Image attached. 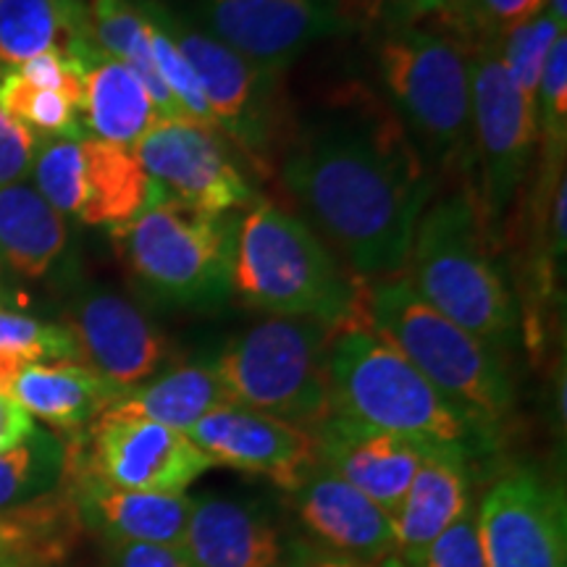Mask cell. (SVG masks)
Returning a JSON list of instances; mask_svg holds the SVG:
<instances>
[{
  "label": "cell",
  "mask_w": 567,
  "mask_h": 567,
  "mask_svg": "<svg viewBox=\"0 0 567 567\" xmlns=\"http://www.w3.org/2000/svg\"><path fill=\"white\" fill-rule=\"evenodd\" d=\"M281 176L354 276L402 271L434 182L408 126L379 97L360 90L334 97L287 140Z\"/></svg>",
  "instance_id": "1"
},
{
  "label": "cell",
  "mask_w": 567,
  "mask_h": 567,
  "mask_svg": "<svg viewBox=\"0 0 567 567\" xmlns=\"http://www.w3.org/2000/svg\"><path fill=\"white\" fill-rule=\"evenodd\" d=\"M326 368L334 415L417 442L457 446L467 455L492 446L494 434L425 381L405 354L375 331L371 313L331 331Z\"/></svg>",
  "instance_id": "2"
},
{
  "label": "cell",
  "mask_w": 567,
  "mask_h": 567,
  "mask_svg": "<svg viewBox=\"0 0 567 567\" xmlns=\"http://www.w3.org/2000/svg\"><path fill=\"white\" fill-rule=\"evenodd\" d=\"M234 292L250 308L308 318L331 331L368 316L365 281L337 264L308 224L258 200L237 224Z\"/></svg>",
  "instance_id": "3"
},
{
  "label": "cell",
  "mask_w": 567,
  "mask_h": 567,
  "mask_svg": "<svg viewBox=\"0 0 567 567\" xmlns=\"http://www.w3.org/2000/svg\"><path fill=\"white\" fill-rule=\"evenodd\" d=\"M408 260L415 292L467 334L492 350L515 337V295L494 264L492 237L471 189L425 205Z\"/></svg>",
  "instance_id": "4"
},
{
  "label": "cell",
  "mask_w": 567,
  "mask_h": 567,
  "mask_svg": "<svg viewBox=\"0 0 567 567\" xmlns=\"http://www.w3.org/2000/svg\"><path fill=\"white\" fill-rule=\"evenodd\" d=\"M126 271L142 295L172 308L208 310L234 295L237 221L197 210L151 182L130 224L113 229Z\"/></svg>",
  "instance_id": "5"
},
{
  "label": "cell",
  "mask_w": 567,
  "mask_h": 567,
  "mask_svg": "<svg viewBox=\"0 0 567 567\" xmlns=\"http://www.w3.org/2000/svg\"><path fill=\"white\" fill-rule=\"evenodd\" d=\"M368 313L381 337L413 363L457 410L494 434L515 400L505 363L415 292L408 274H392L368 292Z\"/></svg>",
  "instance_id": "6"
},
{
  "label": "cell",
  "mask_w": 567,
  "mask_h": 567,
  "mask_svg": "<svg viewBox=\"0 0 567 567\" xmlns=\"http://www.w3.org/2000/svg\"><path fill=\"white\" fill-rule=\"evenodd\" d=\"M379 76L400 122L413 130L444 168L473 155L471 48L423 24L386 27L375 48Z\"/></svg>",
  "instance_id": "7"
},
{
  "label": "cell",
  "mask_w": 567,
  "mask_h": 567,
  "mask_svg": "<svg viewBox=\"0 0 567 567\" xmlns=\"http://www.w3.org/2000/svg\"><path fill=\"white\" fill-rule=\"evenodd\" d=\"M329 339V326L274 316L234 337L210 365L234 405L313 431L331 415Z\"/></svg>",
  "instance_id": "8"
},
{
  "label": "cell",
  "mask_w": 567,
  "mask_h": 567,
  "mask_svg": "<svg viewBox=\"0 0 567 567\" xmlns=\"http://www.w3.org/2000/svg\"><path fill=\"white\" fill-rule=\"evenodd\" d=\"M153 3L163 27L193 66L218 132L229 134L234 145L260 172H271L281 132L279 97H276L279 74L255 66L221 40L200 30L195 21L168 11L158 0Z\"/></svg>",
  "instance_id": "9"
},
{
  "label": "cell",
  "mask_w": 567,
  "mask_h": 567,
  "mask_svg": "<svg viewBox=\"0 0 567 567\" xmlns=\"http://www.w3.org/2000/svg\"><path fill=\"white\" fill-rule=\"evenodd\" d=\"M471 126L481 172L476 200L494 243L538 140L536 109L509 80L496 45L471 48Z\"/></svg>",
  "instance_id": "10"
},
{
  "label": "cell",
  "mask_w": 567,
  "mask_h": 567,
  "mask_svg": "<svg viewBox=\"0 0 567 567\" xmlns=\"http://www.w3.org/2000/svg\"><path fill=\"white\" fill-rule=\"evenodd\" d=\"M189 21L274 74L358 24L339 0H193Z\"/></svg>",
  "instance_id": "11"
},
{
  "label": "cell",
  "mask_w": 567,
  "mask_h": 567,
  "mask_svg": "<svg viewBox=\"0 0 567 567\" xmlns=\"http://www.w3.org/2000/svg\"><path fill=\"white\" fill-rule=\"evenodd\" d=\"M210 467L213 460L184 431L109 410L92 421L87 473L116 488L184 494Z\"/></svg>",
  "instance_id": "12"
},
{
  "label": "cell",
  "mask_w": 567,
  "mask_h": 567,
  "mask_svg": "<svg viewBox=\"0 0 567 567\" xmlns=\"http://www.w3.org/2000/svg\"><path fill=\"white\" fill-rule=\"evenodd\" d=\"M476 520L484 567H567L565 496L536 471L496 481Z\"/></svg>",
  "instance_id": "13"
},
{
  "label": "cell",
  "mask_w": 567,
  "mask_h": 567,
  "mask_svg": "<svg viewBox=\"0 0 567 567\" xmlns=\"http://www.w3.org/2000/svg\"><path fill=\"white\" fill-rule=\"evenodd\" d=\"M147 179L176 200L224 216L252 200V187L218 132L193 122H155L134 145Z\"/></svg>",
  "instance_id": "14"
},
{
  "label": "cell",
  "mask_w": 567,
  "mask_h": 567,
  "mask_svg": "<svg viewBox=\"0 0 567 567\" xmlns=\"http://www.w3.org/2000/svg\"><path fill=\"white\" fill-rule=\"evenodd\" d=\"M66 329L80 363L122 389L145 384L174 358L172 339L111 289H87L71 310Z\"/></svg>",
  "instance_id": "15"
},
{
  "label": "cell",
  "mask_w": 567,
  "mask_h": 567,
  "mask_svg": "<svg viewBox=\"0 0 567 567\" xmlns=\"http://www.w3.org/2000/svg\"><path fill=\"white\" fill-rule=\"evenodd\" d=\"M187 436L213 460L234 471L258 473L295 492L318 465L308 429L243 405H224L200 417Z\"/></svg>",
  "instance_id": "16"
},
{
  "label": "cell",
  "mask_w": 567,
  "mask_h": 567,
  "mask_svg": "<svg viewBox=\"0 0 567 567\" xmlns=\"http://www.w3.org/2000/svg\"><path fill=\"white\" fill-rule=\"evenodd\" d=\"M318 463L363 492L389 515L396 513L413 484L425 444L331 413L310 431Z\"/></svg>",
  "instance_id": "17"
},
{
  "label": "cell",
  "mask_w": 567,
  "mask_h": 567,
  "mask_svg": "<svg viewBox=\"0 0 567 567\" xmlns=\"http://www.w3.org/2000/svg\"><path fill=\"white\" fill-rule=\"evenodd\" d=\"M302 526L334 555L375 559L394 555L392 515L318 463L295 488Z\"/></svg>",
  "instance_id": "18"
},
{
  "label": "cell",
  "mask_w": 567,
  "mask_h": 567,
  "mask_svg": "<svg viewBox=\"0 0 567 567\" xmlns=\"http://www.w3.org/2000/svg\"><path fill=\"white\" fill-rule=\"evenodd\" d=\"M467 452L425 444L413 484L392 515L394 555L405 567H421L425 551L471 507Z\"/></svg>",
  "instance_id": "19"
},
{
  "label": "cell",
  "mask_w": 567,
  "mask_h": 567,
  "mask_svg": "<svg viewBox=\"0 0 567 567\" xmlns=\"http://www.w3.org/2000/svg\"><path fill=\"white\" fill-rule=\"evenodd\" d=\"M184 551L195 567H287L279 528L250 502L229 496H193Z\"/></svg>",
  "instance_id": "20"
},
{
  "label": "cell",
  "mask_w": 567,
  "mask_h": 567,
  "mask_svg": "<svg viewBox=\"0 0 567 567\" xmlns=\"http://www.w3.org/2000/svg\"><path fill=\"white\" fill-rule=\"evenodd\" d=\"M80 513L111 544H163L182 547L193 496L116 488L84 471Z\"/></svg>",
  "instance_id": "21"
},
{
  "label": "cell",
  "mask_w": 567,
  "mask_h": 567,
  "mask_svg": "<svg viewBox=\"0 0 567 567\" xmlns=\"http://www.w3.org/2000/svg\"><path fill=\"white\" fill-rule=\"evenodd\" d=\"M53 48L87 69L105 59L90 42L84 0H0V66L17 69Z\"/></svg>",
  "instance_id": "22"
},
{
  "label": "cell",
  "mask_w": 567,
  "mask_h": 567,
  "mask_svg": "<svg viewBox=\"0 0 567 567\" xmlns=\"http://www.w3.org/2000/svg\"><path fill=\"white\" fill-rule=\"evenodd\" d=\"M124 392L82 363H30L19 371L9 396L32 417L74 431L101 417Z\"/></svg>",
  "instance_id": "23"
},
{
  "label": "cell",
  "mask_w": 567,
  "mask_h": 567,
  "mask_svg": "<svg viewBox=\"0 0 567 567\" xmlns=\"http://www.w3.org/2000/svg\"><path fill=\"white\" fill-rule=\"evenodd\" d=\"M224 405H234V402L218 373L210 363H195L174 368L158 379L126 389L109 408V413L145 417V421L187 434L200 417Z\"/></svg>",
  "instance_id": "24"
},
{
  "label": "cell",
  "mask_w": 567,
  "mask_h": 567,
  "mask_svg": "<svg viewBox=\"0 0 567 567\" xmlns=\"http://www.w3.org/2000/svg\"><path fill=\"white\" fill-rule=\"evenodd\" d=\"M66 224L30 184L0 189V255L13 271L40 279L66 250Z\"/></svg>",
  "instance_id": "25"
},
{
  "label": "cell",
  "mask_w": 567,
  "mask_h": 567,
  "mask_svg": "<svg viewBox=\"0 0 567 567\" xmlns=\"http://www.w3.org/2000/svg\"><path fill=\"white\" fill-rule=\"evenodd\" d=\"M155 122L151 95L126 63L113 59L92 63L82 95V124L90 137L134 151Z\"/></svg>",
  "instance_id": "26"
},
{
  "label": "cell",
  "mask_w": 567,
  "mask_h": 567,
  "mask_svg": "<svg viewBox=\"0 0 567 567\" xmlns=\"http://www.w3.org/2000/svg\"><path fill=\"white\" fill-rule=\"evenodd\" d=\"M84 208L80 221L90 226H118L130 224L147 200L145 168L130 147L111 142L84 137Z\"/></svg>",
  "instance_id": "27"
},
{
  "label": "cell",
  "mask_w": 567,
  "mask_h": 567,
  "mask_svg": "<svg viewBox=\"0 0 567 567\" xmlns=\"http://www.w3.org/2000/svg\"><path fill=\"white\" fill-rule=\"evenodd\" d=\"M63 471L66 446L61 439L38 429L17 450L0 455V509L40 502L59 486Z\"/></svg>",
  "instance_id": "28"
},
{
  "label": "cell",
  "mask_w": 567,
  "mask_h": 567,
  "mask_svg": "<svg viewBox=\"0 0 567 567\" xmlns=\"http://www.w3.org/2000/svg\"><path fill=\"white\" fill-rule=\"evenodd\" d=\"M0 111L13 122L27 126L40 140H84L80 105L66 95L34 87L17 69H6L0 76Z\"/></svg>",
  "instance_id": "29"
},
{
  "label": "cell",
  "mask_w": 567,
  "mask_h": 567,
  "mask_svg": "<svg viewBox=\"0 0 567 567\" xmlns=\"http://www.w3.org/2000/svg\"><path fill=\"white\" fill-rule=\"evenodd\" d=\"M134 6H137L140 17L147 27V42H151V55L161 80L166 82V87L172 90V95L179 101L184 113L189 116V122L200 124L210 132H218L216 118H213L208 103H205L200 82H197L193 66L184 59L179 45H176L174 38L158 19V13H155L153 0H134Z\"/></svg>",
  "instance_id": "30"
},
{
  "label": "cell",
  "mask_w": 567,
  "mask_h": 567,
  "mask_svg": "<svg viewBox=\"0 0 567 567\" xmlns=\"http://www.w3.org/2000/svg\"><path fill=\"white\" fill-rule=\"evenodd\" d=\"M34 189L66 216L84 208V153L82 140H40L34 153Z\"/></svg>",
  "instance_id": "31"
},
{
  "label": "cell",
  "mask_w": 567,
  "mask_h": 567,
  "mask_svg": "<svg viewBox=\"0 0 567 567\" xmlns=\"http://www.w3.org/2000/svg\"><path fill=\"white\" fill-rule=\"evenodd\" d=\"M544 3L547 0H463L455 17L446 21L442 30L455 34L467 48H499L505 34L538 17Z\"/></svg>",
  "instance_id": "32"
},
{
  "label": "cell",
  "mask_w": 567,
  "mask_h": 567,
  "mask_svg": "<svg viewBox=\"0 0 567 567\" xmlns=\"http://www.w3.org/2000/svg\"><path fill=\"white\" fill-rule=\"evenodd\" d=\"M559 34H565L563 27H559L547 11H542L538 17L528 19L526 24L507 32L505 40L499 42V55L509 80L515 82V87L523 92V97H526L534 109L544 61H547L551 45H555Z\"/></svg>",
  "instance_id": "33"
},
{
  "label": "cell",
  "mask_w": 567,
  "mask_h": 567,
  "mask_svg": "<svg viewBox=\"0 0 567 567\" xmlns=\"http://www.w3.org/2000/svg\"><path fill=\"white\" fill-rule=\"evenodd\" d=\"M0 354H11L24 363H80L76 342L66 326L9 310H0Z\"/></svg>",
  "instance_id": "34"
},
{
  "label": "cell",
  "mask_w": 567,
  "mask_h": 567,
  "mask_svg": "<svg viewBox=\"0 0 567 567\" xmlns=\"http://www.w3.org/2000/svg\"><path fill=\"white\" fill-rule=\"evenodd\" d=\"M536 124L551 163H563L567 142V38L559 34L544 61L536 90Z\"/></svg>",
  "instance_id": "35"
},
{
  "label": "cell",
  "mask_w": 567,
  "mask_h": 567,
  "mask_svg": "<svg viewBox=\"0 0 567 567\" xmlns=\"http://www.w3.org/2000/svg\"><path fill=\"white\" fill-rule=\"evenodd\" d=\"M61 509L51 505H21L0 509V559L53 547V528Z\"/></svg>",
  "instance_id": "36"
},
{
  "label": "cell",
  "mask_w": 567,
  "mask_h": 567,
  "mask_svg": "<svg viewBox=\"0 0 567 567\" xmlns=\"http://www.w3.org/2000/svg\"><path fill=\"white\" fill-rule=\"evenodd\" d=\"M17 71L24 76L27 82L34 84L40 90H51L66 95L71 103L80 105L82 111V95H84V74H87V66L74 55L61 51V48H53V51H45L34 59L24 61Z\"/></svg>",
  "instance_id": "37"
},
{
  "label": "cell",
  "mask_w": 567,
  "mask_h": 567,
  "mask_svg": "<svg viewBox=\"0 0 567 567\" xmlns=\"http://www.w3.org/2000/svg\"><path fill=\"white\" fill-rule=\"evenodd\" d=\"M421 567H484L476 509L467 507L425 551Z\"/></svg>",
  "instance_id": "38"
},
{
  "label": "cell",
  "mask_w": 567,
  "mask_h": 567,
  "mask_svg": "<svg viewBox=\"0 0 567 567\" xmlns=\"http://www.w3.org/2000/svg\"><path fill=\"white\" fill-rule=\"evenodd\" d=\"M463 0H371L365 19L384 21V27H408L434 19L436 30L455 17Z\"/></svg>",
  "instance_id": "39"
},
{
  "label": "cell",
  "mask_w": 567,
  "mask_h": 567,
  "mask_svg": "<svg viewBox=\"0 0 567 567\" xmlns=\"http://www.w3.org/2000/svg\"><path fill=\"white\" fill-rule=\"evenodd\" d=\"M40 137L0 111V189L32 172Z\"/></svg>",
  "instance_id": "40"
},
{
  "label": "cell",
  "mask_w": 567,
  "mask_h": 567,
  "mask_svg": "<svg viewBox=\"0 0 567 567\" xmlns=\"http://www.w3.org/2000/svg\"><path fill=\"white\" fill-rule=\"evenodd\" d=\"M113 567H195L184 547L163 544H113Z\"/></svg>",
  "instance_id": "41"
},
{
  "label": "cell",
  "mask_w": 567,
  "mask_h": 567,
  "mask_svg": "<svg viewBox=\"0 0 567 567\" xmlns=\"http://www.w3.org/2000/svg\"><path fill=\"white\" fill-rule=\"evenodd\" d=\"M34 431H38L34 417L13 396L0 394V455L9 450H17Z\"/></svg>",
  "instance_id": "42"
},
{
  "label": "cell",
  "mask_w": 567,
  "mask_h": 567,
  "mask_svg": "<svg viewBox=\"0 0 567 567\" xmlns=\"http://www.w3.org/2000/svg\"><path fill=\"white\" fill-rule=\"evenodd\" d=\"M567 179L565 172H559L555 179V189H551L549 200V255L557 260L559 268L565 264L567 252Z\"/></svg>",
  "instance_id": "43"
},
{
  "label": "cell",
  "mask_w": 567,
  "mask_h": 567,
  "mask_svg": "<svg viewBox=\"0 0 567 567\" xmlns=\"http://www.w3.org/2000/svg\"><path fill=\"white\" fill-rule=\"evenodd\" d=\"M287 567H405V565H402V559L396 555L360 559V557L334 555V551H318V555H302L297 563Z\"/></svg>",
  "instance_id": "44"
},
{
  "label": "cell",
  "mask_w": 567,
  "mask_h": 567,
  "mask_svg": "<svg viewBox=\"0 0 567 567\" xmlns=\"http://www.w3.org/2000/svg\"><path fill=\"white\" fill-rule=\"evenodd\" d=\"M24 365H30V363H24V360H19V358H11V354H0V394H6V396L11 394L13 381H17V375Z\"/></svg>",
  "instance_id": "45"
},
{
  "label": "cell",
  "mask_w": 567,
  "mask_h": 567,
  "mask_svg": "<svg viewBox=\"0 0 567 567\" xmlns=\"http://www.w3.org/2000/svg\"><path fill=\"white\" fill-rule=\"evenodd\" d=\"M544 11H547L549 17L555 19L557 24L565 30V27H567V3H565V0H547V3H544Z\"/></svg>",
  "instance_id": "46"
},
{
  "label": "cell",
  "mask_w": 567,
  "mask_h": 567,
  "mask_svg": "<svg viewBox=\"0 0 567 567\" xmlns=\"http://www.w3.org/2000/svg\"><path fill=\"white\" fill-rule=\"evenodd\" d=\"M368 3H371V0H352V13H354V19L365 17V9H368Z\"/></svg>",
  "instance_id": "47"
},
{
  "label": "cell",
  "mask_w": 567,
  "mask_h": 567,
  "mask_svg": "<svg viewBox=\"0 0 567 567\" xmlns=\"http://www.w3.org/2000/svg\"><path fill=\"white\" fill-rule=\"evenodd\" d=\"M339 3H342L344 9H347V13H350V17L354 19V13H352V0H339ZM354 21H358V19H354Z\"/></svg>",
  "instance_id": "48"
},
{
  "label": "cell",
  "mask_w": 567,
  "mask_h": 567,
  "mask_svg": "<svg viewBox=\"0 0 567 567\" xmlns=\"http://www.w3.org/2000/svg\"><path fill=\"white\" fill-rule=\"evenodd\" d=\"M0 567H13V565L9 563V559H0Z\"/></svg>",
  "instance_id": "49"
}]
</instances>
